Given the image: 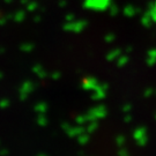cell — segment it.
Listing matches in <instances>:
<instances>
[{
  "label": "cell",
  "mask_w": 156,
  "mask_h": 156,
  "mask_svg": "<svg viewBox=\"0 0 156 156\" xmlns=\"http://www.w3.org/2000/svg\"><path fill=\"white\" fill-rule=\"evenodd\" d=\"M12 1H13V0H5L6 4H8V2H12Z\"/></svg>",
  "instance_id": "obj_5"
},
{
  "label": "cell",
  "mask_w": 156,
  "mask_h": 156,
  "mask_svg": "<svg viewBox=\"0 0 156 156\" xmlns=\"http://www.w3.org/2000/svg\"><path fill=\"white\" fill-rule=\"evenodd\" d=\"M0 155L4 156V155H8V149H0Z\"/></svg>",
  "instance_id": "obj_3"
},
{
  "label": "cell",
  "mask_w": 156,
  "mask_h": 156,
  "mask_svg": "<svg viewBox=\"0 0 156 156\" xmlns=\"http://www.w3.org/2000/svg\"><path fill=\"white\" fill-rule=\"evenodd\" d=\"M9 106V100H7V98H2V100L0 101V109H2V110H5Z\"/></svg>",
  "instance_id": "obj_1"
},
{
  "label": "cell",
  "mask_w": 156,
  "mask_h": 156,
  "mask_svg": "<svg viewBox=\"0 0 156 156\" xmlns=\"http://www.w3.org/2000/svg\"><path fill=\"white\" fill-rule=\"evenodd\" d=\"M4 78V74H2V72H0V80Z\"/></svg>",
  "instance_id": "obj_4"
},
{
  "label": "cell",
  "mask_w": 156,
  "mask_h": 156,
  "mask_svg": "<svg viewBox=\"0 0 156 156\" xmlns=\"http://www.w3.org/2000/svg\"><path fill=\"white\" fill-rule=\"evenodd\" d=\"M23 17H24V13L23 12H17L16 14L14 15V20L15 21H22Z\"/></svg>",
  "instance_id": "obj_2"
}]
</instances>
